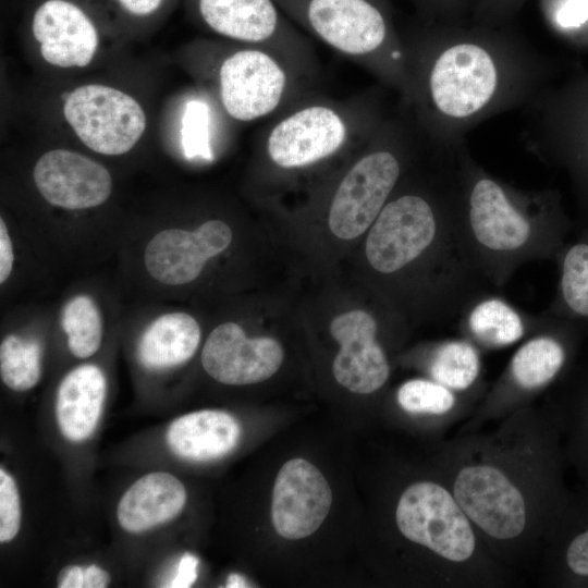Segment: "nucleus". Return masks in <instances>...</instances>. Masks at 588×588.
Here are the masks:
<instances>
[{"label":"nucleus","instance_id":"obj_23","mask_svg":"<svg viewBox=\"0 0 588 588\" xmlns=\"http://www.w3.org/2000/svg\"><path fill=\"white\" fill-rule=\"evenodd\" d=\"M241 425L231 414L204 409L175 418L167 431V443L177 456L206 462L220 458L237 445Z\"/></svg>","mask_w":588,"mask_h":588},{"label":"nucleus","instance_id":"obj_24","mask_svg":"<svg viewBox=\"0 0 588 588\" xmlns=\"http://www.w3.org/2000/svg\"><path fill=\"white\" fill-rule=\"evenodd\" d=\"M461 313V331L479 350H498L516 343L528 335L537 320L505 299L483 293Z\"/></svg>","mask_w":588,"mask_h":588},{"label":"nucleus","instance_id":"obj_16","mask_svg":"<svg viewBox=\"0 0 588 588\" xmlns=\"http://www.w3.org/2000/svg\"><path fill=\"white\" fill-rule=\"evenodd\" d=\"M30 29L42 58L61 68H84L99 45L91 14L75 0H42L35 8Z\"/></svg>","mask_w":588,"mask_h":588},{"label":"nucleus","instance_id":"obj_8","mask_svg":"<svg viewBox=\"0 0 588 588\" xmlns=\"http://www.w3.org/2000/svg\"><path fill=\"white\" fill-rule=\"evenodd\" d=\"M401 174L400 155L389 145L362 156L333 195L328 218L332 233L342 240L365 233L391 198Z\"/></svg>","mask_w":588,"mask_h":588},{"label":"nucleus","instance_id":"obj_29","mask_svg":"<svg viewBox=\"0 0 588 588\" xmlns=\"http://www.w3.org/2000/svg\"><path fill=\"white\" fill-rule=\"evenodd\" d=\"M61 324L70 352L78 358L94 355L102 339V322L96 303L86 295L73 297L64 306Z\"/></svg>","mask_w":588,"mask_h":588},{"label":"nucleus","instance_id":"obj_7","mask_svg":"<svg viewBox=\"0 0 588 588\" xmlns=\"http://www.w3.org/2000/svg\"><path fill=\"white\" fill-rule=\"evenodd\" d=\"M63 114L88 148L108 156L130 151L146 128V115L137 100L99 84L83 85L69 94Z\"/></svg>","mask_w":588,"mask_h":588},{"label":"nucleus","instance_id":"obj_35","mask_svg":"<svg viewBox=\"0 0 588 588\" xmlns=\"http://www.w3.org/2000/svg\"><path fill=\"white\" fill-rule=\"evenodd\" d=\"M198 559L192 553H185L181 556L175 576L170 583L172 588L191 587L197 579Z\"/></svg>","mask_w":588,"mask_h":588},{"label":"nucleus","instance_id":"obj_11","mask_svg":"<svg viewBox=\"0 0 588 588\" xmlns=\"http://www.w3.org/2000/svg\"><path fill=\"white\" fill-rule=\"evenodd\" d=\"M546 123L552 156L569 173L588 223V73L547 98Z\"/></svg>","mask_w":588,"mask_h":588},{"label":"nucleus","instance_id":"obj_2","mask_svg":"<svg viewBox=\"0 0 588 588\" xmlns=\"http://www.w3.org/2000/svg\"><path fill=\"white\" fill-rule=\"evenodd\" d=\"M408 99L433 137L450 145L482 119L524 98L542 76L520 47L460 38L406 48Z\"/></svg>","mask_w":588,"mask_h":588},{"label":"nucleus","instance_id":"obj_1","mask_svg":"<svg viewBox=\"0 0 588 588\" xmlns=\"http://www.w3.org/2000/svg\"><path fill=\"white\" fill-rule=\"evenodd\" d=\"M565 464L554 418L527 406L494 429L451 439L440 473L488 550L513 571L539 558L571 498Z\"/></svg>","mask_w":588,"mask_h":588},{"label":"nucleus","instance_id":"obj_18","mask_svg":"<svg viewBox=\"0 0 588 588\" xmlns=\"http://www.w3.org/2000/svg\"><path fill=\"white\" fill-rule=\"evenodd\" d=\"M194 5L203 23L223 37L266 47L299 41L274 0H194Z\"/></svg>","mask_w":588,"mask_h":588},{"label":"nucleus","instance_id":"obj_21","mask_svg":"<svg viewBox=\"0 0 588 588\" xmlns=\"http://www.w3.org/2000/svg\"><path fill=\"white\" fill-rule=\"evenodd\" d=\"M107 394V380L95 365H82L61 381L56 397V418L71 442L87 440L95 431Z\"/></svg>","mask_w":588,"mask_h":588},{"label":"nucleus","instance_id":"obj_15","mask_svg":"<svg viewBox=\"0 0 588 588\" xmlns=\"http://www.w3.org/2000/svg\"><path fill=\"white\" fill-rule=\"evenodd\" d=\"M377 331L376 319L362 309L342 314L330 324L332 336L341 345L333 362V376L354 393H373L389 379L390 364L377 341Z\"/></svg>","mask_w":588,"mask_h":588},{"label":"nucleus","instance_id":"obj_27","mask_svg":"<svg viewBox=\"0 0 588 588\" xmlns=\"http://www.w3.org/2000/svg\"><path fill=\"white\" fill-rule=\"evenodd\" d=\"M480 350L469 340L453 339L434 344L427 357L431 380L462 394H481Z\"/></svg>","mask_w":588,"mask_h":588},{"label":"nucleus","instance_id":"obj_38","mask_svg":"<svg viewBox=\"0 0 588 588\" xmlns=\"http://www.w3.org/2000/svg\"><path fill=\"white\" fill-rule=\"evenodd\" d=\"M110 583L109 573L95 564L84 568V588H105Z\"/></svg>","mask_w":588,"mask_h":588},{"label":"nucleus","instance_id":"obj_28","mask_svg":"<svg viewBox=\"0 0 588 588\" xmlns=\"http://www.w3.org/2000/svg\"><path fill=\"white\" fill-rule=\"evenodd\" d=\"M478 399L462 394L429 379H412L396 392L399 406L406 413L437 418L452 426L463 418Z\"/></svg>","mask_w":588,"mask_h":588},{"label":"nucleus","instance_id":"obj_36","mask_svg":"<svg viewBox=\"0 0 588 588\" xmlns=\"http://www.w3.org/2000/svg\"><path fill=\"white\" fill-rule=\"evenodd\" d=\"M12 242L3 219H0V282L4 283L13 268Z\"/></svg>","mask_w":588,"mask_h":588},{"label":"nucleus","instance_id":"obj_31","mask_svg":"<svg viewBox=\"0 0 588 588\" xmlns=\"http://www.w3.org/2000/svg\"><path fill=\"white\" fill-rule=\"evenodd\" d=\"M207 107L196 100L186 105L182 119L181 139L186 158L211 159L207 134Z\"/></svg>","mask_w":588,"mask_h":588},{"label":"nucleus","instance_id":"obj_26","mask_svg":"<svg viewBox=\"0 0 588 588\" xmlns=\"http://www.w3.org/2000/svg\"><path fill=\"white\" fill-rule=\"evenodd\" d=\"M560 281L550 311L588 328V223L556 257Z\"/></svg>","mask_w":588,"mask_h":588},{"label":"nucleus","instance_id":"obj_22","mask_svg":"<svg viewBox=\"0 0 588 588\" xmlns=\"http://www.w3.org/2000/svg\"><path fill=\"white\" fill-rule=\"evenodd\" d=\"M551 390L546 407L559 427L565 462L588 487V365L574 367Z\"/></svg>","mask_w":588,"mask_h":588},{"label":"nucleus","instance_id":"obj_33","mask_svg":"<svg viewBox=\"0 0 588 588\" xmlns=\"http://www.w3.org/2000/svg\"><path fill=\"white\" fill-rule=\"evenodd\" d=\"M126 16L145 20L152 17L166 4L167 0H111Z\"/></svg>","mask_w":588,"mask_h":588},{"label":"nucleus","instance_id":"obj_6","mask_svg":"<svg viewBox=\"0 0 588 588\" xmlns=\"http://www.w3.org/2000/svg\"><path fill=\"white\" fill-rule=\"evenodd\" d=\"M455 173L442 195L401 194L385 204L369 228L365 253L371 268L393 275L437 256L456 221Z\"/></svg>","mask_w":588,"mask_h":588},{"label":"nucleus","instance_id":"obj_39","mask_svg":"<svg viewBox=\"0 0 588 588\" xmlns=\"http://www.w3.org/2000/svg\"><path fill=\"white\" fill-rule=\"evenodd\" d=\"M247 580L240 574L232 573L228 576L225 587L228 588H243L248 587Z\"/></svg>","mask_w":588,"mask_h":588},{"label":"nucleus","instance_id":"obj_32","mask_svg":"<svg viewBox=\"0 0 588 588\" xmlns=\"http://www.w3.org/2000/svg\"><path fill=\"white\" fill-rule=\"evenodd\" d=\"M21 500L14 478L0 468V542L15 538L21 528Z\"/></svg>","mask_w":588,"mask_h":588},{"label":"nucleus","instance_id":"obj_30","mask_svg":"<svg viewBox=\"0 0 588 588\" xmlns=\"http://www.w3.org/2000/svg\"><path fill=\"white\" fill-rule=\"evenodd\" d=\"M41 347L35 340L11 334L0 345V376L2 382L13 391L34 388L41 373Z\"/></svg>","mask_w":588,"mask_h":588},{"label":"nucleus","instance_id":"obj_20","mask_svg":"<svg viewBox=\"0 0 588 588\" xmlns=\"http://www.w3.org/2000/svg\"><path fill=\"white\" fill-rule=\"evenodd\" d=\"M185 502L186 490L179 478L166 471L149 473L120 499L118 522L128 532H143L175 518Z\"/></svg>","mask_w":588,"mask_h":588},{"label":"nucleus","instance_id":"obj_37","mask_svg":"<svg viewBox=\"0 0 588 588\" xmlns=\"http://www.w3.org/2000/svg\"><path fill=\"white\" fill-rule=\"evenodd\" d=\"M59 588H84V568L78 565L64 566L57 576Z\"/></svg>","mask_w":588,"mask_h":588},{"label":"nucleus","instance_id":"obj_3","mask_svg":"<svg viewBox=\"0 0 588 588\" xmlns=\"http://www.w3.org/2000/svg\"><path fill=\"white\" fill-rule=\"evenodd\" d=\"M455 176L463 236L487 283L501 286L527 262L556 259L572 229L558 192L515 188L468 156Z\"/></svg>","mask_w":588,"mask_h":588},{"label":"nucleus","instance_id":"obj_14","mask_svg":"<svg viewBox=\"0 0 588 588\" xmlns=\"http://www.w3.org/2000/svg\"><path fill=\"white\" fill-rule=\"evenodd\" d=\"M283 350L278 341L262 336L248 339L235 322H224L208 335L201 364L215 380L244 385L267 380L280 368Z\"/></svg>","mask_w":588,"mask_h":588},{"label":"nucleus","instance_id":"obj_10","mask_svg":"<svg viewBox=\"0 0 588 588\" xmlns=\"http://www.w3.org/2000/svg\"><path fill=\"white\" fill-rule=\"evenodd\" d=\"M287 73L270 51L242 49L226 57L219 70V93L226 113L243 122L273 112L287 88Z\"/></svg>","mask_w":588,"mask_h":588},{"label":"nucleus","instance_id":"obj_4","mask_svg":"<svg viewBox=\"0 0 588 588\" xmlns=\"http://www.w3.org/2000/svg\"><path fill=\"white\" fill-rule=\"evenodd\" d=\"M290 17L329 47L367 65L408 99L406 47L377 0H274Z\"/></svg>","mask_w":588,"mask_h":588},{"label":"nucleus","instance_id":"obj_5","mask_svg":"<svg viewBox=\"0 0 588 588\" xmlns=\"http://www.w3.org/2000/svg\"><path fill=\"white\" fill-rule=\"evenodd\" d=\"M584 329L581 323L551 311L537 317L532 330L463 431L499 421L530 406L540 393L555 387L575 367Z\"/></svg>","mask_w":588,"mask_h":588},{"label":"nucleus","instance_id":"obj_9","mask_svg":"<svg viewBox=\"0 0 588 588\" xmlns=\"http://www.w3.org/2000/svg\"><path fill=\"white\" fill-rule=\"evenodd\" d=\"M352 132L345 112L326 103H311L291 112L270 128L266 150L280 168H304L336 154Z\"/></svg>","mask_w":588,"mask_h":588},{"label":"nucleus","instance_id":"obj_34","mask_svg":"<svg viewBox=\"0 0 588 588\" xmlns=\"http://www.w3.org/2000/svg\"><path fill=\"white\" fill-rule=\"evenodd\" d=\"M558 23L565 28H576L588 21V0H565L556 14Z\"/></svg>","mask_w":588,"mask_h":588},{"label":"nucleus","instance_id":"obj_17","mask_svg":"<svg viewBox=\"0 0 588 588\" xmlns=\"http://www.w3.org/2000/svg\"><path fill=\"white\" fill-rule=\"evenodd\" d=\"M35 185L51 205L69 210L97 207L110 196L112 179L100 163L78 152H45L33 170Z\"/></svg>","mask_w":588,"mask_h":588},{"label":"nucleus","instance_id":"obj_19","mask_svg":"<svg viewBox=\"0 0 588 588\" xmlns=\"http://www.w3.org/2000/svg\"><path fill=\"white\" fill-rule=\"evenodd\" d=\"M539 556L547 584L588 587V487L571 494Z\"/></svg>","mask_w":588,"mask_h":588},{"label":"nucleus","instance_id":"obj_13","mask_svg":"<svg viewBox=\"0 0 588 588\" xmlns=\"http://www.w3.org/2000/svg\"><path fill=\"white\" fill-rule=\"evenodd\" d=\"M231 241V229L220 220L207 221L193 232L168 229L147 244L144 262L157 281L182 285L195 280L207 260L222 253Z\"/></svg>","mask_w":588,"mask_h":588},{"label":"nucleus","instance_id":"obj_25","mask_svg":"<svg viewBox=\"0 0 588 588\" xmlns=\"http://www.w3.org/2000/svg\"><path fill=\"white\" fill-rule=\"evenodd\" d=\"M200 341V328L185 313L158 317L143 333L138 344L140 364L151 370L176 367L193 357Z\"/></svg>","mask_w":588,"mask_h":588},{"label":"nucleus","instance_id":"obj_12","mask_svg":"<svg viewBox=\"0 0 588 588\" xmlns=\"http://www.w3.org/2000/svg\"><path fill=\"white\" fill-rule=\"evenodd\" d=\"M331 503L332 492L321 471L306 460H290L280 468L273 486V527L283 538H306L323 523Z\"/></svg>","mask_w":588,"mask_h":588}]
</instances>
